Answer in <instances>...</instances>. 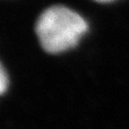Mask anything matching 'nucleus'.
I'll return each mask as SVG.
<instances>
[{
  "label": "nucleus",
  "instance_id": "nucleus-1",
  "mask_svg": "<svg viewBox=\"0 0 129 129\" xmlns=\"http://www.w3.org/2000/svg\"><path fill=\"white\" fill-rule=\"evenodd\" d=\"M86 20L63 6H52L40 15L35 32L40 44L49 53H60L74 48L87 32Z\"/></svg>",
  "mask_w": 129,
  "mask_h": 129
},
{
  "label": "nucleus",
  "instance_id": "nucleus-2",
  "mask_svg": "<svg viewBox=\"0 0 129 129\" xmlns=\"http://www.w3.org/2000/svg\"><path fill=\"white\" fill-rule=\"evenodd\" d=\"M7 87H8V76L2 64L0 63V95L6 92Z\"/></svg>",
  "mask_w": 129,
  "mask_h": 129
},
{
  "label": "nucleus",
  "instance_id": "nucleus-3",
  "mask_svg": "<svg viewBox=\"0 0 129 129\" xmlns=\"http://www.w3.org/2000/svg\"><path fill=\"white\" fill-rule=\"evenodd\" d=\"M98 2H110V1H113V0H95Z\"/></svg>",
  "mask_w": 129,
  "mask_h": 129
}]
</instances>
